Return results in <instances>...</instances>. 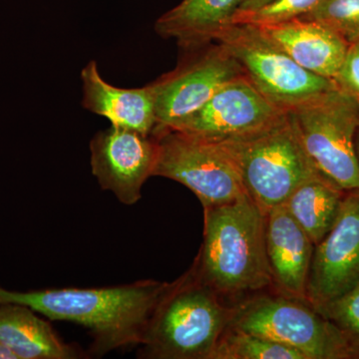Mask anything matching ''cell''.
Instances as JSON below:
<instances>
[{"label": "cell", "mask_w": 359, "mask_h": 359, "mask_svg": "<svg viewBox=\"0 0 359 359\" xmlns=\"http://www.w3.org/2000/svg\"><path fill=\"white\" fill-rule=\"evenodd\" d=\"M172 285L145 280L96 289L20 292L0 287V304H22L49 320L81 325L93 339L90 353L105 355L116 349L140 346L156 309Z\"/></svg>", "instance_id": "6da1fadb"}, {"label": "cell", "mask_w": 359, "mask_h": 359, "mask_svg": "<svg viewBox=\"0 0 359 359\" xmlns=\"http://www.w3.org/2000/svg\"><path fill=\"white\" fill-rule=\"evenodd\" d=\"M192 269L222 299L271 287L266 214L249 196L204 209V243Z\"/></svg>", "instance_id": "7a4b0ae2"}, {"label": "cell", "mask_w": 359, "mask_h": 359, "mask_svg": "<svg viewBox=\"0 0 359 359\" xmlns=\"http://www.w3.org/2000/svg\"><path fill=\"white\" fill-rule=\"evenodd\" d=\"M233 306L199 280L191 268L173 283L156 309L138 358L211 359L230 325Z\"/></svg>", "instance_id": "3957f363"}, {"label": "cell", "mask_w": 359, "mask_h": 359, "mask_svg": "<svg viewBox=\"0 0 359 359\" xmlns=\"http://www.w3.org/2000/svg\"><path fill=\"white\" fill-rule=\"evenodd\" d=\"M216 143L264 214L285 204L304 182L323 174L302 145L289 111L254 133Z\"/></svg>", "instance_id": "277c9868"}, {"label": "cell", "mask_w": 359, "mask_h": 359, "mask_svg": "<svg viewBox=\"0 0 359 359\" xmlns=\"http://www.w3.org/2000/svg\"><path fill=\"white\" fill-rule=\"evenodd\" d=\"M306 153L316 168L344 191L359 189L354 137L359 101L339 88L287 110Z\"/></svg>", "instance_id": "5b68a950"}, {"label": "cell", "mask_w": 359, "mask_h": 359, "mask_svg": "<svg viewBox=\"0 0 359 359\" xmlns=\"http://www.w3.org/2000/svg\"><path fill=\"white\" fill-rule=\"evenodd\" d=\"M229 327L283 344L306 359H351L337 328L309 302L256 295L233 306Z\"/></svg>", "instance_id": "8992f818"}, {"label": "cell", "mask_w": 359, "mask_h": 359, "mask_svg": "<svg viewBox=\"0 0 359 359\" xmlns=\"http://www.w3.org/2000/svg\"><path fill=\"white\" fill-rule=\"evenodd\" d=\"M215 41L238 61L245 76L269 101L290 110L337 88L332 80L304 69L269 41L256 26L229 25Z\"/></svg>", "instance_id": "52a82bcc"}, {"label": "cell", "mask_w": 359, "mask_h": 359, "mask_svg": "<svg viewBox=\"0 0 359 359\" xmlns=\"http://www.w3.org/2000/svg\"><path fill=\"white\" fill-rule=\"evenodd\" d=\"M153 135L158 143L153 177H164L187 187L204 209L248 195L237 170L216 142L173 129Z\"/></svg>", "instance_id": "ba28073f"}, {"label": "cell", "mask_w": 359, "mask_h": 359, "mask_svg": "<svg viewBox=\"0 0 359 359\" xmlns=\"http://www.w3.org/2000/svg\"><path fill=\"white\" fill-rule=\"evenodd\" d=\"M242 75L244 70L238 61L219 43L189 57L149 84L155 96L154 133L176 126L201 109L224 85Z\"/></svg>", "instance_id": "9c48e42d"}, {"label": "cell", "mask_w": 359, "mask_h": 359, "mask_svg": "<svg viewBox=\"0 0 359 359\" xmlns=\"http://www.w3.org/2000/svg\"><path fill=\"white\" fill-rule=\"evenodd\" d=\"M359 285V189L347 191L339 218L314 247L306 301L314 309Z\"/></svg>", "instance_id": "30bf717a"}, {"label": "cell", "mask_w": 359, "mask_h": 359, "mask_svg": "<svg viewBox=\"0 0 359 359\" xmlns=\"http://www.w3.org/2000/svg\"><path fill=\"white\" fill-rule=\"evenodd\" d=\"M92 173L103 190L110 191L122 204H136L142 188L154 175L157 139L112 125L90 142Z\"/></svg>", "instance_id": "8fae6325"}, {"label": "cell", "mask_w": 359, "mask_h": 359, "mask_svg": "<svg viewBox=\"0 0 359 359\" xmlns=\"http://www.w3.org/2000/svg\"><path fill=\"white\" fill-rule=\"evenodd\" d=\"M285 111L242 75L224 85L201 109L169 129L212 142L231 140L264 128Z\"/></svg>", "instance_id": "7c38bea8"}, {"label": "cell", "mask_w": 359, "mask_h": 359, "mask_svg": "<svg viewBox=\"0 0 359 359\" xmlns=\"http://www.w3.org/2000/svg\"><path fill=\"white\" fill-rule=\"evenodd\" d=\"M313 243L285 205L266 212V252L271 287L278 294L306 302Z\"/></svg>", "instance_id": "4fadbf2b"}, {"label": "cell", "mask_w": 359, "mask_h": 359, "mask_svg": "<svg viewBox=\"0 0 359 359\" xmlns=\"http://www.w3.org/2000/svg\"><path fill=\"white\" fill-rule=\"evenodd\" d=\"M256 27L302 68L332 81L349 45L332 28L306 18Z\"/></svg>", "instance_id": "5bb4252c"}, {"label": "cell", "mask_w": 359, "mask_h": 359, "mask_svg": "<svg viewBox=\"0 0 359 359\" xmlns=\"http://www.w3.org/2000/svg\"><path fill=\"white\" fill-rule=\"evenodd\" d=\"M85 109L107 118L112 125L145 135H153L157 127L154 92L150 85L142 88H120L108 83L90 61L81 71Z\"/></svg>", "instance_id": "9a60e30c"}, {"label": "cell", "mask_w": 359, "mask_h": 359, "mask_svg": "<svg viewBox=\"0 0 359 359\" xmlns=\"http://www.w3.org/2000/svg\"><path fill=\"white\" fill-rule=\"evenodd\" d=\"M36 311L18 304H0V344L16 359L83 358L76 347L59 339Z\"/></svg>", "instance_id": "2e32d148"}, {"label": "cell", "mask_w": 359, "mask_h": 359, "mask_svg": "<svg viewBox=\"0 0 359 359\" xmlns=\"http://www.w3.org/2000/svg\"><path fill=\"white\" fill-rule=\"evenodd\" d=\"M244 0H183L161 16L156 32L175 39L186 50L202 48L215 41L224 26L230 25Z\"/></svg>", "instance_id": "e0dca14e"}, {"label": "cell", "mask_w": 359, "mask_h": 359, "mask_svg": "<svg viewBox=\"0 0 359 359\" xmlns=\"http://www.w3.org/2000/svg\"><path fill=\"white\" fill-rule=\"evenodd\" d=\"M346 195V191L320 174L302 184L283 205L316 245L334 226Z\"/></svg>", "instance_id": "ac0fdd59"}, {"label": "cell", "mask_w": 359, "mask_h": 359, "mask_svg": "<svg viewBox=\"0 0 359 359\" xmlns=\"http://www.w3.org/2000/svg\"><path fill=\"white\" fill-rule=\"evenodd\" d=\"M211 359H306L299 351L259 335L228 327Z\"/></svg>", "instance_id": "d6986e66"}, {"label": "cell", "mask_w": 359, "mask_h": 359, "mask_svg": "<svg viewBox=\"0 0 359 359\" xmlns=\"http://www.w3.org/2000/svg\"><path fill=\"white\" fill-rule=\"evenodd\" d=\"M316 311L337 328L346 341L351 359H359V285Z\"/></svg>", "instance_id": "ffe728a7"}, {"label": "cell", "mask_w": 359, "mask_h": 359, "mask_svg": "<svg viewBox=\"0 0 359 359\" xmlns=\"http://www.w3.org/2000/svg\"><path fill=\"white\" fill-rule=\"evenodd\" d=\"M302 18L328 26L348 44L359 41V0H323Z\"/></svg>", "instance_id": "44dd1931"}, {"label": "cell", "mask_w": 359, "mask_h": 359, "mask_svg": "<svg viewBox=\"0 0 359 359\" xmlns=\"http://www.w3.org/2000/svg\"><path fill=\"white\" fill-rule=\"evenodd\" d=\"M321 1L323 0H271L256 11H238L231 18L230 25L259 26L301 18L313 11Z\"/></svg>", "instance_id": "7402d4cb"}, {"label": "cell", "mask_w": 359, "mask_h": 359, "mask_svg": "<svg viewBox=\"0 0 359 359\" xmlns=\"http://www.w3.org/2000/svg\"><path fill=\"white\" fill-rule=\"evenodd\" d=\"M334 81L337 88L359 101V41L347 47L346 56Z\"/></svg>", "instance_id": "603a6c76"}, {"label": "cell", "mask_w": 359, "mask_h": 359, "mask_svg": "<svg viewBox=\"0 0 359 359\" xmlns=\"http://www.w3.org/2000/svg\"><path fill=\"white\" fill-rule=\"evenodd\" d=\"M271 1V0H244V2H243L242 6H240V8H238V11H256V9L259 8V7L266 6V4H269V2Z\"/></svg>", "instance_id": "cb8c5ba5"}, {"label": "cell", "mask_w": 359, "mask_h": 359, "mask_svg": "<svg viewBox=\"0 0 359 359\" xmlns=\"http://www.w3.org/2000/svg\"><path fill=\"white\" fill-rule=\"evenodd\" d=\"M0 359H16L15 355L0 344Z\"/></svg>", "instance_id": "d4e9b609"}, {"label": "cell", "mask_w": 359, "mask_h": 359, "mask_svg": "<svg viewBox=\"0 0 359 359\" xmlns=\"http://www.w3.org/2000/svg\"><path fill=\"white\" fill-rule=\"evenodd\" d=\"M354 149H355L356 158H358L359 164V126L356 130L355 137H354Z\"/></svg>", "instance_id": "484cf974"}]
</instances>
